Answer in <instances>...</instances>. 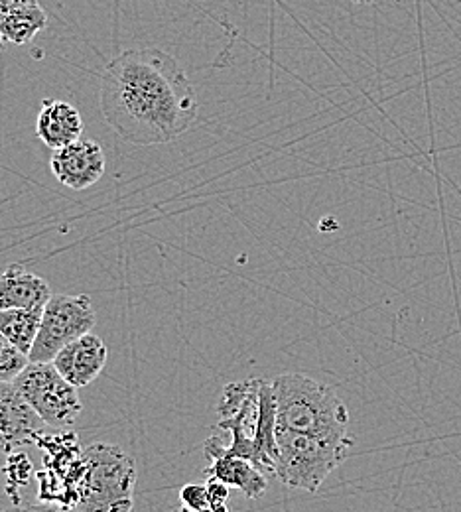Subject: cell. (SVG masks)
I'll return each mask as SVG.
<instances>
[{"label": "cell", "instance_id": "cell-1", "mask_svg": "<svg viewBox=\"0 0 461 512\" xmlns=\"http://www.w3.org/2000/svg\"><path fill=\"white\" fill-rule=\"evenodd\" d=\"M107 125L136 146L166 144L198 119L199 101L182 64L160 48L127 50L101 77Z\"/></svg>", "mask_w": 461, "mask_h": 512}, {"label": "cell", "instance_id": "cell-2", "mask_svg": "<svg viewBox=\"0 0 461 512\" xmlns=\"http://www.w3.org/2000/svg\"><path fill=\"white\" fill-rule=\"evenodd\" d=\"M221 432L231 434L225 451L253 461L263 473L274 475L278 461L276 446V396L272 383L247 379L227 384L219 406Z\"/></svg>", "mask_w": 461, "mask_h": 512}, {"label": "cell", "instance_id": "cell-3", "mask_svg": "<svg viewBox=\"0 0 461 512\" xmlns=\"http://www.w3.org/2000/svg\"><path fill=\"white\" fill-rule=\"evenodd\" d=\"M276 426L326 440H353L349 410L341 396L312 377L286 373L272 381Z\"/></svg>", "mask_w": 461, "mask_h": 512}, {"label": "cell", "instance_id": "cell-4", "mask_svg": "<svg viewBox=\"0 0 461 512\" xmlns=\"http://www.w3.org/2000/svg\"><path fill=\"white\" fill-rule=\"evenodd\" d=\"M136 465L113 444H93L81 451L71 481L77 512H132Z\"/></svg>", "mask_w": 461, "mask_h": 512}, {"label": "cell", "instance_id": "cell-5", "mask_svg": "<svg viewBox=\"0 0 461 512\" xmlns=\"http://www.w3.org/2000/svg\"><path fill=\"white\" fill-rule=\"evenodd\" d=\"M353 444V440H326L276 426L278 461L274 477L290 489L318 493L347 459Z\"/></svg>", "mask_w": 461, "mask_h": 512}, {"label": "cell", "instance_id": "cell-6", "mask_svg": "<svg viewBox=\"0 0 461 512\" xmlns=\"http://www.w3.org/2000/svg\"><path fill=\"white\" fill-rule=\"evenodd\" d=\"M95 323L97 314L87 294L52 296L44 308L42 325L30 351V363H52L66 345L91 333Z\"/></svg>", "mask_w": 461, "mask_h": 512}, {"label": "cell", "instance_id": "cell-7", "mask_svg": "<svg viewBox=\"0 0 461 512\" xmlns=\"http://www.w3.org/2000/svg\"><path fill=\"white\" fill-rule=\"evenodd\" d=\"M14 384L50 428L71 426L83 410L77 386L67 383L54 363H30Z\"/></svg>", "mask_w": 461, "mask_h": 512}, {"label": "cell", "instance_id": "cell-8", "mask_svg": "<svg viewBox=\"0 0 461 512\" xmlns=\"http://www.w3.org/2000/svg\"><path fill=\"white\" fill-rule=\"evenodd\" d=\"M44 418L14 383H0V453L38 444L46 434Z\"/></svg>", "mask_w": 461, "mask_h": 512}, {"label": "cell", "instance_id": "cell-9", "mask_svg": "<svg viewBox=\"0 0 461 512\" xmlns=\"http://www.w3.org/2000/svg\"><path fill=\"white\" fill-rule=\"evenodd\" d=\"M54 178L69 190L83 192L95 186L107 168V158L97 140L79 138L60 150L50 160Z\"/></svg>", "mask_w": 461, "mask_h": 512}, {"label": "cell", "instance_id": "cell-10", "mask_svg": "<svg viewBox=\"0 0 461 512\" xmlns=\"http://www.w3.org/2000/svg\"><path fill=\"white\" fill-rule=\"evenodd\" d=\"M203 453L211 461L209 469L205 471L209 477H215L225 485L239 489L247 499H259L266 493L268 481L263 471L253 461L225 451L221 438L211 436L203 444Z\"/></svg>", "mask_w": 461, "mask_h": 512}, {"label": "cell", "instance_id": "cell-11", "mask_svg": "<svg viewBox=\"0 0 461 512\" xmlns=\"http://www.w3.org/2000/svg\"><path fill=\"white\" fill-rule=\"evenodd\" d=\"M107 359V345L99 335L91 331L66 345L52 363L67 383L81 388L93 383L103 373Z\"/></svg>", "mask_w": 461, "mask_h": 512}, {"label": "cell", "instance_id": "cell-12", "mask_svg": "<svg viewBox=\"0 0 461 512\" xmlns=\"http://www.w3.org/2000/svg\"><path fill=\"white\" fill-rule=\"evenodd\" d=\"M52 296L50 284L22 264H10L0 274V312L46 308Z\"/></svg>", "mask_w": 461, "mask_h": 512}, {"label": "cell", "instance_id": "cell-13", "mask_svg": "<svg viewBox=\"0 0 461 512\" xmlns=\"http://www.w3.org/2000/svg\"><path fill=\"white\" fill-rule=\"evenodd\" d=\"M38 138L52 150H60L83 134L81 113L67 101L44 99L36 119Z\"/></svg>", "mask_w": 461, "mask_h": 512}, {"label": "cell", "instance_id": "cell-14", "mask_svg": "<svg viewBox=\"0 0 461 512\" xmlns=\"http://www.w3.org/2000/svg\"><path fill=\"white\" fill-rule=\"evenodd\" d=\"M48 26V12L38 4L24 6L0 18V36L14 46L30 44Z\"/></svg>", "mask_w": 461, "mask_h": 512}, {"label": "cell", "instance_id": "cell-15", "mask_svg": "<svg viewBox=\"0 0 461 512\" xmlns=\"http://www.w3.org/2000/svg\"><path fill=\"white\" fill-rule=\"evenodd\" d=\"M42 316L44 308L0 312V331L14 347H18L22 353L30 357V351L42 325Z\"/></svg>", "mask_w": 461, "mask_h": 512}, {"label": "cell", "instance_id": "cell-16", "mask_svg": "<svg viewBox=\"0 0 461 512\" xmlns=\"http://www.w3.org/2000/svg\"><path fill=\"white\" fill-rule=\"evenodd\" d=\"M30 365V357L14 347L0 331V383H14V379Z\"/></svg>", "mask_w": 461, "mask_h": 512}, {"label": "cell", "instance_id": "cell-17", "mask_svg": "<svg viewBox=\"0 0 461 512\" xmlns=\"http://www.w3.org/2000/svg\"><path fill=\"white\" fill-rule=\"evenodd\" d=\"M180 501L186 509H192V511H203L207 509L211 503H209V495H207V487L205 485H199V483H190V485H184L182 491H180Z\"/></svg>", "mask_w": 461, "mask_h": 512}, {"label": "cell", "instance_id": "cell-18", "mask_svg": "<svg viewBox=\"0 0 461 512\" xmlns=\"http://www.w3.org/2000/svg\"><path fill=\"white\" fill-rule=\"evenodd\" d=\"M205 487H207V495H209V503L211 505L227 503V499H229V485H225L223 481H219L215 477H209Z\"/></svg>", "mask_w": 461, "mask_h": 512}, {"label": "cell", "instance_id": "cell-19", "mask_svg": "<svg viewBox=\"0 0 461 512\" xmlns=\"http://www.w3.org/2000/svg\"><path fill=\"white\" fill-rule=\"evenodd\" d=\"M32 4H38V0H0V18L14 10H20L24 6H32Z\"/></svg>", "mask_w": 461, "mask_h": 512}, {"label": "cell", "instance_id": "cell-20", "mask_svg": "<svg viewBox=\"0 0 461 512\" xmlns=\"http://www.w3.org/2000/svg\"><path fill=\"white\" fill-rule=\"evenodd\" d=\"M2 512H77V511H64L52 505H14L10 509Z\"/></svg>", "mask_w": 461, "mask_h": 512}, {"label": "cell", "instance_id": "cell-21", "mask_svg": "<svg viewBox=\"0 0 461 512\" xmlns=\"http://www.w3.org/2000/svg\"><path fill=\"white\" fill-rule=\"evenodd\" d=\"M199 512H229V509H227L225 503H217V505H209L207 509H203V511Z\"/></svg>", "mask_w": 461, "mask_h": 512}, {"label": "cell", "instance_id": "cell-22", "mask_svg": "<svg viewBox=\"0 0 461 512\" xmlns=\"http://www.w3.org/2000/svg\"><path fill=\"white\" fill-rule=\"evenodd\" d=\"M178 512H196V511H192V509H186V507H182V509H180V511Z\"/></svg>", "mask_w": 461, "mask_h": 512}, {"label": "cell", "instance_id": "cell-23", "mask_svg": "<svg viewBox=\"0 0 461 512\" xmlns=\"http://www.w3.org/2000/svg\"><path fill=\"white\" fill-rule=\"evenodd\" d=\"M2 44H4V40H2V36H0V52H2Z\"/></svg>", "mask_w": 461, "mask_h": 512}]
</instances>
